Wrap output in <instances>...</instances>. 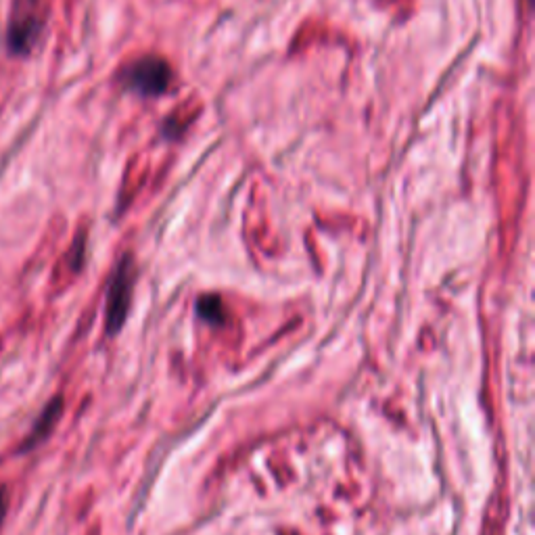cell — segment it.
<instances>
[{"mask_svg":"<svg viewBox=\"0 0 535 535\" xmlns=\"http://www.w3.org/2000/svg\"><path fill=\"white\" fill-rule=\"evenodd\" d=\"M118 84L136 97L155 99L172 90L174 69L164 57L143 55L120 69Z\"/></svg>","mask_w":535,"mask_h":535,"instance_id":"obj_1","label":"cell"},{"mask_svg":"<svg viewBox=\"0 0 535 535\" xmlns=\"http://www.w3.org/2000/svg\"><path fill=\"white\" fill-rule=\"evenodd\" d=\"M42 0H15V7L11 13V23L7 30V44L11 53L26 55L36 44L42 32Z\"/></svg>","mask_w":535,"mask_h":535,"instance_id":"obj_2","label":"cell"},{"mask_svg":"<svg viewBox=\"0 0 535 535\" xmlns=\"http://www.w3.org/2000/svg\"><path fill=\"white\" fill-rule=\"evenodd\" d=\"M132 285H134V266L130 255L120 262L118 270H115L109 293H107V333L115 335L128 316L130 301H132Z\"/></svg>","mask_w":535,"mask_h":535,"instance_id":"obj_3","label":"cell"},{"mask_svg":"<svg viewBox=\"0 0 535 535\" xmlns=\"http://www.w3.org/2000/svg\"><path fill=\"white\" fill-rule=\"evenodd\" d=\"M61 414H63V398H55V400H51L49 404H46V408L40 412V416L34 421L28 437L21 441L19 454L32 452L34 448H38L42 441L55 431Z\"/></svg>","mask_w":535,"mask_h":535,"instance_id":"obj_4","label":"cell"},{"mask_svg":"<svg viewBox=\"0 0 535 535\" xmlns=\"http://www.w3.org/2000/svg\"><path fill=\"white\" fill-rule=\"evenodd\" d=\"M197 308H199V314L207 320L212 322H220L222 320V304L220 299L216 295H205L197 301Z\"/></svg>","mask_w":535,"mask_h":535,"instance_id":"obj_5","label":"cell"},{"mask_svg":"<svg viewBox=\"0 0 535 535\" xmlns=\"http://www.w3.org/2000/svg\"><path fill=\"white\" fill-rule=\"evenodd\" d=\"M9 513V494L5 487H0V527H3Z\"/></svg>","mask_w":535,"mask_h":535,"instance_id":"obj_6","label":"cell"}]
</instances>
